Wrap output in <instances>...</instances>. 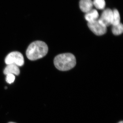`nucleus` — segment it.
Returning a JSON list of instances; mask_svg holds the SVG:
<instances>
[{"label": "nucleus", "instance_id": "1", "mask_svg": "<svg viewBox=\"0 0 123 123\" xmlns=\"http://www.w3.org/2000/svg\"><path fill=\"white\" fill-rule=\"evenodd\" d=\"M48 50L47 45L44 42L35 41L28 47L26 51V56L30 60H36L45 56Z\"/></svg>", "mask_w": 123, "mask_h": 123}, {"label": "nucleus", "instance_id": "2", "mask_svg": "<svg viewBox=\"0 0 123 123\" xmlns=\"http://www.w3.org/2000/svg\"><path fill=\"white\" fill-rule=\"evenodd\" d=\"M54 63L55 67L59 70L67 71L75 67L76 58L74 55L70 53L60 54L55 57Z\"/></svg>", "mask_w": 123, "mask_h": 123}, {"label": "nucleus", "instance_id": "3", "mask_svg": "<svg viewBox=\"0 0 123 123\" xmlns=\"http://www.w3.org/2000/svg\"><path fill=\"white\" fill-rule=\"evenodd\" d=\"M7 65L14 64L18 66H22L24 63V57L18 52H13L7 55L5 60Z\"/></svg>", "mask_w": 123, "mask_h": 123}, {"label": "nucleus", "instance_id": "4", "mask_svg": "<svg viewBox=\"0 0 123 123\" xmlns=\"http://www.w3.org/2000/svg\"><path fill=\"white\" fill-rule=\"evenodd\" d=\"M98 20L88 22V27L90 30L96 35H103L106 33L107 31V27L100 23Z\"/></svg>", "mask_w": 123, "mask_h": 123}, {"label": "nucleus", "instance_id": "5", "mask_svg": "<svg viewBox=\"0 0 123 123\" xmlns=\"http://www.w3.org/2000/svg\"><path fill=\"white\" fill-rule=\"evenodd\" d=\"M98 20L100 23L106 27L112 25L113 11L109 8L104 10L101 17Z\"/></svg>", "mask_w": 123, "mask_h": 123}, {"label": "nucleus", "instance_id": "6", "mask_svg": "<svg viewBox=\"0 0 123 123\" xmlns=\"http://www.w3.org/2000/svg\"><path fill=\"white\" fill-rule=\"evenodd\" d=\"M93 6L92 0H80L79 2V7L81 10L86 13L93 9Z\"/></svg>", "mask_w": 123, "mask_h": 123}, {"label": "nucleus", "instance_id": "7", "mask_svg": "<svg viewBox=\"0 0 123 123\" xmlns=\"http://www.w3.org/2000/svg\"><path fill=\"white\" fill-rule=\"evenodd\" d=\"M4 73L6 75L8 74L18 75L20 73V70L18 66L14 64L7 65L4 71Z\"/></svg>", "mask_w": 123, "mask_h": 123}, {"label": "nucleus", "instance_id": "8", "mask_svg": "<svg viewBox=\"0 0 123 123\" xmlns=\"http://www.w3.org/2000/svg\"><path fill=\"white\" fill-rule=\"evenodd\" d=\"M99 14L98 11L95 9H92L90 11L86 13L85 15L86 20L88 22H91L98 20Z\"/></svg>", "mask_w": 123, "mask_h": 123}, {"label": "nucleus", "instance_id": "9", "mask_svg": "<svg viewBox=\"0 0 123 123\" xmlns=\"http://www.w3.org/2000/svg\"><path fill=\"white\" fill-rule=\"evenodd\" d=\"M112 33L115 35H121L123 32V25L121 23L115 25H112Z\"/></svg>", "mask_w": 123, "mask_h": 123}, {"label": "nucleus", "instance_id": "10", "mask_svg": "<svg viewBox=\"0 0 123 123\" xmlns=\"http://www.w3.org/2000/svg\"><path fill=\"white\" fill-rule=\"evenodd\" d=\"M113 21L112 25H117L120 23V17L119 11L117 9L113 10Z\"/></svg>", "mask_w": 123, "mask_h": 123}, {"label": "nucleus", "instance_id": "11", "mask_svg": "<svg viewBox=\"0 0 123 123\" xmlns=\"http://www.w3.org/2000/svg\"><path fill=\"white\" fill-rule=\"evenodd\" d=\"M93 3V6L98 9H103L105 6V0H94Z\"/></svg>", "mask_w": 123, "mask_h": 123}, {"label": "nucleus", "instance_id": "12", "mask_svg": "<svg viewBox=\"0 0 123 123\" xmlns=\"http://www.w3.org/2000/svg\"><path fill=\"white\" fill-rule=\"evenodd\" d=\"M15 79V77L14 75L12 74H8L7 75L6 81L9 84H11L13 82Z\"/></svg>", "mask_w": 123, "mask_h": 123}, {"label": "nucleus", "instance_id": "13", "mask_svg": "<svg viewBox=\"0 0 123 123\" xmlns=\"http://www.w3.org/2000/svg\"><path fill=\"white\" fill-rule=\"evenodd\" d=\"M118 123H123V121H120V122H119Z\"/></svg>", "mask_w": 123, "mask_h": 123}, {"label": "nucleus", "instance_id": "14", "mask_svg": "<svg viewBox=\"0 0 123 123\" xmlns=\"http://www.w3.org/2000/svg\"><path fill=\"white\" fill-rule=\"evenodd\" d=\"M13 123V122H10V123Z\"/></svg>", "mask_w": 123, "mask_h": 123}]
</instances>
